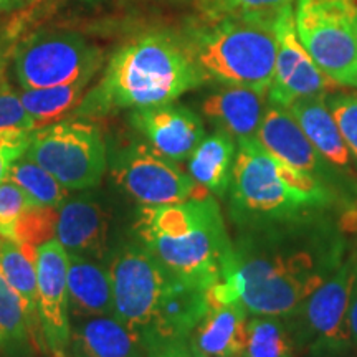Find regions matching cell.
Segmentation results:
<instances>
[{"label": "cell", "instance_id": "7c38bea8", "mask_svg": "<svg viewBox=\"0 0 357 357\" xmlns=\"http://www.w3.org/2000/svg\"><path fill=\"white\" fill-rule=\"evenodd\" d=\"M257 139L281 162L323 182L346 202L357 199V178L346 176L321 155L288 108L268 102Z\"/></svg>", "mask_w": 357, "mask_h": 357}, {"label": "cell", "instance_id": "603a6c76", "mask_svg": "<svg viewBox=\"0 0 357 357\" xmlns=\"http://www.w3.org/2000/svg\"><path fill=\"white\" fill-rule=\"evenodd\" d=\"M0 273L7 283L19 294L29 319L32 347L45 351L42 329L38 319V294H37V266L32 258L25 255L19 243L12 240L0 242ZM47 352V351H45Z\"/></svg>", "mask_w": 357, "mask_h": 357}, {"label": "cell", "instance_id": "ab89813d", "mask_svg": "<svg viewBox=\"0 0 357 357\" xmlns=\"http://www.w3.org/2000/svg\"><path fill=\"white\" fill-rule=\"evenodd\" d=\"M236 357H243V356H236Z\"/></svg>", "mask_w": 357, "mask_h": 357}, {"label": "cell", "instance_id": "d6986e66", "mask_svg": "<svg viewBox=\"0 0 357 357\" xmlns=\"http://www.w3.org/2000/svg\"><path fill=\"white\" fill-rule=\"evenodd\" d=\"M71 323L70 357H147L144 342L114 314Z\"/></svg>", "mask_w": 357, "mask_h": 357}, {"label": "cell", "instance_id": "f35d334b", "mask_svg": "<svg viewBox=\"0 0 357 357\" xmlns=\"http://www.w3.org/2000/svg\"><path fill=\"white\" fill-rule=\"evenodd\" d=\"M86 2H95V0H86Z\"/></svg>", "mask_w": 357, "mask_h": 357}, {"label": "cell", "instance_id": "cb8c5ba5", "mask_svg": "<svg viewBox=\"0 0 357 357\" xmlns=\"http://www.w3.org/2000/svg\"><path fill=\"white\" fill-rule=\"evenodd\" d=\"M89 82L91 79H79V82L58 84V86L22 89L19 93L20 101L30 118L33 119L35 129L63 121L65 116L73 114L86 95Z\"/></svg>", "mask_w": 357, "mask_h": 357}, {"label": "cell", "instance_id": "7402d4cb", "mask_svg": "<svg viewBox=\"0 0 357 357\" xmlns=\"http://www.w3.org/2000/svg\"><path fill=\"white\" fill-rule=\"evenodd\" d=\"M235 158L236 141L215 129L211 136H204L189 155V176L208 194L223 197L229 192Z\"/></svg>", "mask_w": 357, "mask_h": 357}, {"label": "cell", "instance_id": "52a82bcc", "mask_svg": "<svg viewBox=\"0 0 357 357\" xmlns=\"http://www.w3.org/2000/svg\"><path fill=\"white\" fill-rule=\"evenodd\" d=\"M102 61L101 48L73 30H38L20 40L12 55L22 89L93 79Z\"/></svg>", "mask_w": 357, "mask_h": 357}, {"label": "cell", "instance_id": "9a60e30c", "mask_svg": "<svg viewBox=\"0 0 357 357\" xmlns=\"http://www.w3.org/2000/svg\"><path fill=\"white\" fill-rule=\"evenodd\" d=\"M129 123L146 137L151 147L176 162L189 159L205 136L202 118L176 101L132 109Z\"/></svg>", "mask_w": 357, "mask_h": 357}, {"label": "cell", "instance_id": "f1b7e54d", "mask_svg": "<svg viewBox=\"0 0 357 357\" xmlns=\"http://www.w3.org/2000/svg\"><path fill=\"white\" fill-rule=\"evenodd\" d=\"M294 2L296 0H197V7L204 17L217 19L227 15H278Z\"/></svg>", "mask_w": 357, "mask_h": 357}, {"label": "cell", "instance_id": "4dcf8cb0", "mask_svg": "<svg viewBox=\"0 0 357 357\" xmlns=\"http://www.w3.org/2000/svg\"><path fill=\"white\" fill-rule=\"evenodd\" d=\"M29 207V199L15 182L7 178L0 184V236L3 240H10L13 227Z\"/></svg>", "mask_w": 357, "mask_h": 357}, {"label": "cell", "instance_id": "6da1fadb", "mask_svg": "<svg viewBox=\"0 0 357 357\" xmlns=\"http://www.w3.org/2000/svg\"><path fill=\"white\" fill-rule=\"evenodd\" d=\"M329 213L240 230L234 270L208 289V303H242L255 316L296 314L349 253Z\"/></svg>", "mask_w": 357, "mask_h": 357}, {"label": "cell", "instance_id": "ffe728a7", "mask_svg": "<svg viewBox=\"0 0 357 357\" xmlns=\"http://www.w3.org/2000/svg\"><path fill=\"white\" fill-rule=\"evenodd\" d=\"M326 96L328 95L301 98L294 101L288 109L321 155L346 176L357 178V174L352 169L351 153L329 109Z\"/></svg>", "mask_w": 357, "mask_h": 357}, {"label": "cell", "instance_id": "8fae6325", "mask_svg": "<svg viewBox=\"0 0 357 357\" xmlns=\"http://www.w3.org/2000/svg\"><path fill=\"white\" fill-rule=\"evenodd\" d=\"M111 174L126 194L146 207L181 204L208 194L176 160L142 142L121 147L113 158Z\"/></svg>", "mask_w": 357, "mask_h": 357}, {"label": "cell", "instance_id": "f546056e", "mask_svg": "<svg viewBox=\"0 0 357 357\" xmlns=\"http://www.w3.org/2000/svg\"><path fill=\"white\" fill-rule=\"evenodd\" d=\"M329 109L336 119L339 131L344 137L351 158L357 167V95L354 93H334L326 96Z\"/></svg>", "mask_w": 357, "mask_h": 357}, {"label": "cell", "instance_id": "44dd1931", "mask_svg": "<svg viewBox=\"0 0 357 357\" xmlns=\"http://www.w3.org/2000/svg\"><path fill=\"white\" fill-rule=\"evenodd\" d=\"M68 296L70 312L75 318L114 314L109 268L96 260L70 255Z\"/></svg>", "mask_w": 357, "mask_h": 357}, {"label": "cell", "instance_id": "2e32d148", "mask_svg": "<svg viewBox=\"0 0 357 357\" xmlns=\"http://www.w3.org/2000/svg\"><path fill=\"white\" fill-rule=\"evenodd\" d=\"M55 238L70 255L101 260L108 238V215L91 195L66 200L58 208Z\"/></svg>", "mask_w": 357, "mask_h": 357}, {"label": "cell", "instance_id": "4fadbf2b", "mask_svg": "<svg viewBox=\"0 0 357 357\" xmlns=\"http://www.w3.org/2000/svg\"><path fill=\"white\" fill-rule=\"evenodd\" d=\"M336 88L337 84L318 68L298 38L293 6L284 7L276 15V60L273 78L266 91L268 102L289 108L296 100L329 95Z\"/></svg>", "mask_w": 357, "mask_h": 357}, {"label": "cell", "instance_id": "5bb4252c", "mask_svg": "<svg viewBox=\"0 0 357 357\" xmlns=\"http://www.w3.org/2000/svg\"><path fill=\"white\" fill-rule=\"evenodd\" d=\"M70 253L56 238L38 245V319L45 351L50 357H70L71 318L68 296Z\"/></svg>", "mask_w": 357, "mask_h": 357}, {"label": "cell", "instance_id": "9c48e42d", "mask_svg": "<svg viewBox=\"0 0 357 357\" xmlns=\"http://www.w3.org/2000/svg\"><path fill=\"white\" fill-rule=\"evenodd\" d=\"M114 316L144 342L153 336L155 321L176 276L142 243H129L109 263Z\"/></svg>", "mask_w": 357, "mask_h": 357}, {"label": "cell", "instance_id": "5b68a950", "mask_svg": "<svg viewBox=\"0 0 357 357\" xmlns=\"http://www.w3.org/2000/svg\"><path fill=\"white\" fill-rule=\"evenodd\" d=\"M230 217L236 229H258L333 212L280 176L278 160L257 137L236 141L229 187Z\"/></svg>", "mask_w": 357, "mask_h": 357}, {"label": "cell", "instance_id": "8d00e7d4", "mask_svg": "<svg viewBox=\"0 0 357 357\" xmlns=\"http://www.w3.org/2000/svg\"><path fill=\"white\" fill-rule=\"evenodd\" d=\"M13 7V0H0V12L8 10Z\"/></svg>", "mask_w": 357, "mask_h": 357}, {"label": "cell", "instance_id": "d590c367", "mask_svg": "<svg viewBox=\"0 0 357 357\" xmlns=\"http://www.w3.org/2000/svg\"><path fill=\"white\" fill-rule=\"evenodd\" d=\"M354 276H352L351 301H349V328L352 337V347L357 354V248L354 250Z\"/></svg>", "mask_w": 357, "mask_h": 357}, {"label": "cell", "instance_id": "836d02e7", "mask_svg": "<svg viewBox=\"0 0 357 357\" xmlns=\"http://www.w3.org/2000/svg\"><path fill=\"white\" fill-rule=\"evenodd\" d=\"M22 32V26L19 24H0V83L7 79V68L12 61L13 50L17 43L20 42L19 35Z\"/></svg>", "mask_w": 357, "mask_h": 357}, {"label": "cell", "instance_id": "1f68e13d", "mask_svg": "<svg viewBox=\"0 0 357 357\" xmlns=\"http://www.w3.org/2000/svg\"><path fill=\"white\" fill-rule=\"evenodd\" d=\"M7 129H26L35 131V123L22 105L19 93L8 83H0V131Z\"/></svg>", "mask_w": 357, "mask_h": 357}, {"label": "cell", "instance_id": "60d3db41", "mask_svg": "<svg viewBox=\"0 0 357 357\" xmlns=\"http://www.w3.org/2000/svg\"><path fill=\"white\" fill-rule=\"evenodd\" d=\"M356 3H357V0H356Z\"/></svg>", "mask_w": 357, "mask_h": 357}, {"label": "cell", "instance_id": "83f0119b", "mask_svg": "<svg viewBox=\"0 0 357 357\" xmlns=\"http://www.w3.org/2000/svg\"><path fill=\"white\" fill-rule=\"evenodd\" d=\"M58 223V208L45 205H30L13 227L12 242L19 245L38 247L55 238Z\"/></svg>", "mask_w": 357, "mask_h": 357}, {"label": "cell", "instance_id": "d4e9b609", "mask_svg": "<svg viewBox=\"0 0 357 357\" xmlns=\"http://www.w3.org/2000/svg\"><path fill=\"white\" fill-rule=\"evenodd\" d=\"M243 357H298L288 319L253 314L247 323Z\"/></svg>", "mask_w": 357, "mask_h": 357}, {"label": "cell", "instance_id": "7a4b0ae2", "mask_svg": "<svg viewBox=\"0 0 357 357\" xmlns=\"http://www.w3.org/2000/svg\"><path fill=\"white\" fill-rule=\"evenodd\" d=\"M207 83L178 35L144 32L109 58L100 82L84 95L75 118H102L121 109L174 102Z\"/></svg>", "mask_w": 357, "mask_h": 357}, {"label": "cell", "instance_id": "8992f818", "mask_svg": "<svg viewBox=\"0 0 357 357\" xmlns=\"http://www.w3.org/2000/svg\"><path fill=\"white\" fill-rule=\"evenodd\" d=\"M294 29L326 77L337 86L357 88L356 0H296Z\"/></svg>", "mask_w": 357, "mask_h": 357}, {"label": "cell", "instance_id": "ba28073f", "mask_svg": "<svg viewBox=\"0 0 357 357\" xmlns=\"http://www.w3.org/2000/svg\"><path fill=\"white\" fill-rule=\"evenodd\" d=\"M354 253L349 252L336 271L311 294L301 310L287 318L298 356L347 357L352 347L349 301Z\"/></svg>", "mask_w": 357, "mask_h": 357}, {"label": "cell", "instance_id": "277c9868", "mask_svg": "<svg viewBox=\"0 0 357 357\" xmlns=\"http://www.w3.org/2000/svg\"><path fill=\"white\" fill-rule=\"evenodd\" d=\"M178 37L207 82L261 93L270 88L276 60V15H202L185 24Z\"/></svg>", "mask_w": 357, "mask_h": 357}, {"label": "cell", "instance_id": "74e56055", "mask_svg": "<svg viewBox=\"0 0 357 357\" xmlns=\"http://www.w3.org/2000/svg\"><path fill=\"white\" fill-rule=\"evenodd\" d=\"M37 0H13V7H24L26 3H33Z\"/></svg>", "mask_w": 357, "mask_h": 357}, {"label": "cell", "instance_id": "d6a6232c", "mask_svg": "<svg viewBox=\"0 0 357 357\" xmlns=\"http://www.w3.org/2000/svg\"><path fill=\"white\" fill-rule=\"evenodd\" d=\"M30 134L26 129H7L0 131V184L7 181L10 167L17 159L25 155Z\"/></svg>", "mask_w": 357, "mask_h": 357}, {"label": "cell", "instance_id": "30bf717a", "mask_svg": "<svg viewBox=\"0 0 357 357\" xmlns=\"http://www.w3.org/2000/svg\"><path fill=\"white\" fill-rule=\"evenodd\" d=\"M25 155L47 169L68 190L98 185L106 169L101 131L79 119H63L35 129Z\"/></svg>", "mask_w": 357, "mask_h": 357}, {"label": "cell", "instance_id": "e0dca14e", "mask_svg": "<svg viewBox=\"0 0 357 357\" xmlns=\"http://www.w3.org/2000/svg\"><path fill=\"white\" fill-rule=\"evenodd\" d=\"M248 311L242 303L211 305L189 339L194 357H236L243 356L247 342Z\"/></svg>", "mask_w": 357, "mask_h": 357}, {"label": "cell", "instance_id": "4316f807", "mask_svg": "<svg viewBox=\"0 0 357 357\" xmlns=\"http://www.w3.org/2000/svg\"><path fill=\"white\" fill-rule=\"evenodd\" d=\"M32 346L29 319L19 294L0 273V349Z\"/></svg>", "mask_w": 357, "mask_h": 357}, {"label": "cell", "instance_id": "484cf974", "mask_svg": "<svg viewBox=\"0 0 357 357\" xmlns=\"http://www.w3.org/2000/svg\"><path fill=\"white\" fill-rule=\"evenodd\" d=\"M7 178L24 190L30 205L60 208L68 200L70 190L47 169L33 162L26 155H22L13 162Z\"/></svg>", "mask_w": 357, "mask_h": 357}, {"label": "cell", "instance_id": "ac0fdd59", "mask_svg": "<svg viewBox=\"0 0 357 357\" xmlns=\"http://www.w3.org/2000/svg\"><path fill=\"white\" fill-rule=\"evenodd\" d=\"M266 106V93L245 86H222L202 101V113L215 129L240 141L257 137Z\"/></svg>", "mask_w": 357, "mask_h": 357}, {"label": "cell", "instance_id": "e575fe53", "mask_svg": "<svg viewBox=\"0 0 357 357\" xmlns=\"http://www.w3.org/2000/svg\"><path fill=\"white\" fill-rule=\"evenodd\" d=\"M147 357H194L187 339H169L158 341L146 347Z\"/></svg>", "mask_w": 357, "mask_h": 357}, {"label": "cell", "instance_id": "3957f363", "mask_svg": "<svg viewBox=\"0 0 357 357\" xmlns=\"http://www.w3.org/2000/svg\"><path fill=\"white\" fill-rule=\"evenodd\" d=\"M136 234L169 273L211 289L234 270V242L212 194L142 207Z\"/></svg>", "mask_w": 357, "mask_h": 357}]
</instances>
